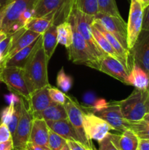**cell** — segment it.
<instances>
[{
    "label": "cell",
    "mask_w": 149,
    "mask_h": 150,
    "mask_svg": "<svg viewBox=\"0 0 149 150\" xmlns=\"http://www.w3.org/2000/svg\"><path fill=\"white\" fill-rule=\"evenodd\" d=\"M61 150H70V146H69L67 142V144H66L64 145L62 148H61Z\"/></svg>",
    "instance_id": "obj_48"
},
{
    "label": "cell",
    "mask_w": 149,
    "mask_h": 150,
    "mask_svg": "<svg viewBox=\"0 0 149 150\" xmlns=\"http://www.w3.org/2000/svg\"><path fill=\"white\" fill-rule=\"evenodd\" d=\"M48 86H49L41 88L30 94V98L27 102L32 115L35 113L43 111L44 109L54 103L52 99L50 98L48 93Z\"/></svg>",
    "instance_id": "obj_18"
},
{
    "label": "cell",
    "mask_w": 149,
    "mask_h": 150,
    "mask_svg": "<svg viewBox=\"0 0 149 150\" xmlns=\"http://www.w3.org/2000/svg\"><path fill=\"white\" fill-rule=\"evenodd\" d=\"M50 128L46 121L42 119H33L29 143L48 146Z\"/></svg>",
    "instance_id": "obj_19"
},
{
    "label": "cell",
    "mask_w": 149,
    "mask_h": 150,
    "mask_svg": "<svg viewBox=\"0 0 149 150\" xmlns=\"http://www.w3.org/2000/svg\"><path fill=\"white\" fill-rule=\"evenodd\" d=\"M94 21L112 34L124 48L129 50L127 42V23L122 17L98 13L94 16Z\"/></svg>",
    "instance_id": "obj_10"
},
{
    "label": "cell",
    "mask_w": 149,
    "mask_h": 150,
    "mask_svg": "<svg viewBox=\"0 0 149 150\" xmlns=\"http://www.w3.org/2000/svg\"><path fill=\"white\" fill-rule=\"evenodd\" d=\"M67 144V140L50 129L48 146L51 150H61Z\"/></svg>",
    "instance_id": "obj_32"
},
{
    "label": "cell",
    "mask_w": 149,
    "mask_h": 150,
    "mask_svg": "<svg viewBox=\"0 0 149 150\" xmlns=\"http://www.w3.org/2000/svg\"><path fill=\"white\" fill-rule=\"evenodd\" d=\"M91 32L93 38H94V40H96V43L99 45V48L102 49V51H103L105 54H108V55L116 59H118V61L121 62V59H120V57H118V54H116V52H115V50L113 49L112 45H110L109 41H108V40H107V38L102 35V32L99 30H98L93 24H92L91 26Z\"/></svg>",
    "instance_id": "obj_26"
},
{
    "label": "cell",
    "mask_w": 149,
    "mask_h": 150,
    "mask_svg": "<svg viewBox=\"0 0 149 150\" xmlns=\"http://www.w3.org/2000/svg\"><path fill=\"white\" fill-rule=\"evenodd\" d=\"M37 0H10L6 4V10L1 31L7 35L16 32V25L23 12L34 7Z\"/></svg>",
    "instance_id": "obj_7"
},
{
    "label": "cell",
    "mask_w": 149,
    "mask_h": 150,
    "mask_svg": "<svg viewBox=\"0 0 149 150\" xmlns=\"http://www.w3.org/2000/svg\"><path fill=\"white\" fill-rule=\"evenodd\" d=\"M42 35L38 34L33 31L26 29L25 27L21 28L12 34V43L7 54V60L14 56L18 51L28 46L31 43L36 40Z\"/></svg>",
    "instance_id": "obj_16"
},
{
    "label": "cell",
    "mask_w": 149,
    "mask_h": 150,
    "mask_svg": "<svg viewBox=\"0 0 149 150\" xmlns=\"http://www.w3.org/2000/svg\"><path fill=\"white\" fill-rule=\"evenodd\" d=\"M148 93H149V85H148Z\"/></svg>",
    "instance_id": "obj_50"
},
{
    "label": "cell",
    "mask_w": 149,
    "mask_h": 150,
    "mask_svg": "<svg viewBox=\"0 0 149 150\" xmlns=\"http://www.w3.org/2000/svg\"><path fill=\"white\" fill-rule=\"evenodd\" d=\"M40 37L37 38L35 41H34L30 45L18 51L14 56H13L10 59H9L7 62H6V66H7V67L13 66V67L24 68L28 59H29V57H31L32 53L34 52L35 48L37 46Z\"/></svg>",
    "instance_id": "obj_22"
},
{
    "label": "cell",
    "mask_w": 149,
    "mask_h": 150,
    "mask_svg": "<svg viewBox=\"0 0 149 150\" xmlns=\"http://www.w3.org/2000/svg\"><path fill=\"white\" fill-rule=\"evenodd\" d=\"M143 5L138 0H131L129 20L127 22V42L129 49L134 45L142 30L143 18Z\"/></svg>",
    "instance_id": "obj_15"
},
{
    "label": "cell",
    "mask_w": 149,
    "mask_h": 150,
    "mask_svg": "<svg viewBox=\"0 0 149 150\" xmlns=\"http://www.w3.org/2000/svg\"><path fill=\"white\" fill-rule=\"evenodd\" d=\"M11 139H13V136L7 125L0 123V143Z\"/></svg>",
    "instance_id": "obj_36"
},
{
    "label": "cell",
    "mask_w": 149,
    "mask_h": 150,
    "mask_svg": "<svg viewBox=\"0 0 149 150\" xmlns=\"http://www.w3.org/2000/svg\"><path fill=\"white\" fill-rule=\"evenodd\" d=\"M7 59H4V60L0 62V82H1V73H2L3 70L4 69V67H6V62H7Z\"/></svg>",
    "instance_id": "obj_43"
},
{
    "label": "cell",
    "mask_w": 149,
    "mask_h": 150,
    "mask_svg": "<svg viewBox=\"0 0 149 150\" xmlns=\"http://www.w3.org/2000/svg\"><path fill=\"white\" fill-rule=\"evenodd\" d=\"M26 150H30V149H29V148H28V149H26Z\"/></svg>",
    "instance_id": "obj_52"
},
{
    "label": "cell",
    "mask_w": 149,
    "mask_h": 150,
    "mask_svg": "<svg viewBox=\"0 0 149 150\" xmlns=\"http://www.w3.org/2000/svg\"><path fill=\"white\" fill-rule=\"evenodd\" d=\"M48 60L42 47V37L24 67V77L29 93L49 86L48 76Z\"/></svg>",
    "instance_id": "obj_1"
},
{
    "label": "cell",
    "mask_w": 149,
    "mask_h": 150,
    "mask_svg": "<svg viewBox=\"0 0 149 150\" xmlns=\"http://www.w3.org/2000/svg\"><path fill=\"white\" fill-rule=\"evenodd\" d=\"M72 5L73 0H37L32 16L33 18L42 17L57 11L53 24L58 25L67 21Z\"/></svg>",
    "instance_id": "obj_6"
},
{
    "label": "cell",
    "mask_w": 149,
    "mask_h": 150,
    "mask_svg": "<svg viewBox=\"0 0 149 150\" xmlns=\"http://www.w3.org/2000/svg\"><path fill=\"white\" fill-rule=\"evenodd\" d=\"M5 10H6V5L2 6L0 8V32L1 31V26H2L3 20H4V14H5Z\"/></svg>",
    "instance_id": "obj_42"
},
{
    "label": "cell",
    "mask_w": 149,
    "mask_h": 150,
    "mask_svg": "<svg viewBox=\"0 0 149 150\" xmlns=\"http://www.w3.org/2000/svg\"><path fill=\"white\" fill-rule=\"evenodd\" d=\"M33 119H42L46 122H55L68 119L67 111L64 105L54 103L43 111L32 114Z\"/></svg>",
    "instance_id": "obj_21"
},
{
    "label": "cell",
    "mask_w": 149,
    "mask_h": 150,
    "mask_svg": "<svg viewBox=\"0 0 149 150\" xmlns=\"http://www.w3.org/2000/svg\"><path fill=\"white\" fill-rule=\"evenodd\" d=\"M9 1H10V0H0V4H1V6H4L6 4H7V3L9 2Z\"/></svg>",
    "instance_id": "obj_47"
},
{
    "label": "cell",
    "mask_w": 149,
    "mask_h": 150,
    "mask_svg": "<svg viewBox=\"0 0 149 150\" xmlns=\"http://www.w3.org/2000/svg\"><path fill=\"white\" fill-rule=\"evenodd\" d=\"M67 21H68L72 26H74L77 32L86 40L96 59L100 58L101 57L105 55V54L99 48V45L96 43L92 35L91 26L94 21V16L86 14L76 8L74 5V0H73V5Z\"/></svg>",
    "instance_id": "obj_3"
},
{
    "label": "cell",
    "mask_w": 149,
    "mask_h": 150,
    "mask_svg": "<svg viewBox=\"0 0 149 150\" xmlns=\"http://www.w3.org/2000/svg\"><path fill=\"white\" fill-rule=\"evenodd\" d=\"M72 28L73 32L72 42L67 48L69 59L74 64H84L95 69L98 59L93 55L91 48L83 37L74 26H72Z\"/></svg>",
    "instance_id": "obj_4"
},
{
    "label": "cell",
    "mask_w": 149,
    "mask_h": 150,
    "mask_svg": "<svg viewBox=\"0 0 149 150\" xmlns=\"http://www.w3.org/2000/svg\"><path fill=\"white\" fill-rule=\"evenodd\" d=\"M112 143L119 150H137L139 147L140 139L131 130L127 129L121 135L108 133Z\"/></svg>",
    "instance_id": "obj_17"
},
{
    "label": "cell",
    "mask_w": 149,
    "mask_h": 150,
    "mask_svg": "<svg viewBox=\"0 0 149 150\" xmlns=\"http://www.w3.org/2000/svg\"><path fill=\"white\" fill-rule=\"evenodd\" d=\"M143 120H145V121H146V122H149V112L144 116V117H143Z\"/></svg>",
    "instance_id": "obj_49"
},
{
    "label": "cell",
    "mask_w": 149,
    "mask_h": 150,
    "mask_svg": "<svg viewBox=\"0 0 149 150\" xmlns=\"http://www.w3.org/2000/svg\"><path fill=\"white\" fill-rule=\"evenodd\" d=\"M74 5L86 14L95 16L99 13L97 0H74Z\"/></svg>",
    "instance_id": "obj_29"
},
{
    "label": "cell",
    "mask_w": 149,
    "mask_h": 150,
    "mask_svg": "<svg viewBox=\"0 0 149 150\" xmlns=\"http://www.w3.org/2000/svg\"><path fill=\"white\" fill-rule=\"evenodd\" d=\"M7 35H7V34H6L5 32L1 31V32H0V42H1V41H2L4 39H5V38H7Z\"/></svg>",
    "instance_id": "obj_46"
},
{
    "label": "cell",
    "mask_w": 149,
    "mask_h": 150,
    "mask_svg": "<svg viewBox=\"0 0 149 150\" xmlns=\"http://www.w3.org/2000/svg\"><path fill=\"white\" fill-rule=\"evenodd\" d=\"M137 150H139V149H137Z\"/></svg>",
    "instance_id": "obj_53"
},
{
    "label": "cell",
    "mask_w": 149,
    "mask_h": 150,
    "mask_svg": "<svg viewBox=\"0 0 149 150\" xmlns=\"http://www.w3.org/2000/svg\"><path fill=\"white\" fill-rule=\"evenodd\" d=\"M96 70H99L125 84H129L130 72L116 59L105 54L97 59Z\"/></svg>",
    "instance_id": "obj_13"
},
{
    "label": "cell",
    "mask_w": 149,
    "mask_h": 150,
    "mask_svg": "<svg viewBox=\"0 0 149 150\" xmlns=\"http://www.w3.org/2000/svg\"><path fill=\"white\" fill-rule=\"evenodd\" d=\"M99 148L97 150H119L110 140L108 135H107L105 139L98 142Z\"/></svg>",
    "instance_id": "obj_35"
},
{
    "label": "cell",
    "mask_w": 149,
    "mask_h": 150,
    "mask_svg": "<svg viewBox=\"0 0 149 150\" xmlns=\"http://www.w3.org/2000/svg\"><path fill=\"white\" fill-rule=\"evenodd\" d=\"M67 111L68 119L75 129L77 135L80 139V142L83 146L91 150H95L92 141H90L85 133L83 122V115L84 107L81 106L75 99L67 95V101L64 104Z\"/></svg>",
    "instance_id": "obj_9"
},
{
    "label": "cell",
    "mask_w": 149,
    "mask_h": 150,
    "mask_svg": "<svg viewBox=\"0 0 149 150\" xmlns=\"http://www.w3.org/2000/svg\"><path fill=\"white\" fill-rule=\"evenodd\" d=\"M48 124V127L52 131L55 132L58 135L61 136L64 139H65L67 141L72 140L75 142H80V139L76 132L75 129L73 127L72 123L69 120V119L67 120H59V121L46 122Z\"/></svg>",
    "instance_id": "obj_20"
},
{
    "label": "cell",
    "mask_w": 149,
    "mask_h": 150,
    "mask_svg": "<svg viewBox=\"0 0 149 150\" xmlns=\"http://www.w3.org/2000/svg\"><path fill=\"white\" fill-rule=\"evenodd\" d=\"M28 148L30 150H51L49 146H40L32 143H28Z\"/></svg>",
    "instance_id": "obj_40"
},
{
    "label": "cell",
    "mask_w": 149,
    "mask_h": 150,
    "mask_svg": "<svg viewBox=\"0 0 149 150\" xmlns=\"http://www.w3.org/2000/svg\"><path fill=\"white\" fill-rule=\"evenodd\" d=\"M129 52L132 64H137L149 75V29H142Z\"/></svg>",
    "instance_id": "obj_12"
},
{
    "label": "cell",
    "mask_w": 149,
    "mask_h": 150,
    "mask_svg": "<svg viewBox=\"0 0 149 150\" xmlns=\"http://www.w3.org/2000/svg\"><path fill=\"white\" fill-rule=\"evenodd\" d=\"M93 100V96L91 95V94H87L86 95L84 98V100L87 103H92Z\"/></svg>",
    "instance_id": "obj_44"
},
{
    "label": "cell",
    "mask_w": 149,
    "mask_h": 150,
    "mask_svg": "<svg viewBox=\"0 0 149 150\" xmlns=\"http://www.w3.org/2000/svg\"><path fill=\"white\" fill-rule=\"evenodd\" d=\"M83 122L85 133L90 141L100 142L112 130V127L105 120L96 116L91 111H87L84 108Z\"/></svg>",
    "instance_id": "obj_11"
},
{
    "label": "cell",
    "mask_w": 149,
    "mask_h": 150,
    "mask_svg": "<svg viewBox=\"0 0 149 150\" xmlns=\"http://www.w3.org/2000/svg\"><path fill=\"white\" fill-rule=\"evenodd\" d=\"M56 83L58 88L64 92H67L72 86V79L71 76L66 74L63 67L57 74Z\"/></svg>",
    "instance_id": "obj_31"
},
{
    "label": "cell",
    "mask_w": 149,
    "mask_h": 150,
    "mask_svg": "<svg viewBox=\"0 0 149 150\" xmlns=\"http://www.w3.org/2000/svg\"><path fill=\"white\" fill-rule=\"evenodd\" d=\"M57 25L53 24L42 35V47L45 51V55L48 62L52 57L58 42V35H57Z\"/></svg>",
    "instance_id": "obj_24"
},
{
    "label": "cell",
    "mask_w": 149,
    "mask_h": 150,
    "mask_svg": "<svg viewBox=\"0 0 149 150\" xmlns=\"http://www.w3.org/2000/svg\"><path fill=\"white\" fill-rule=\"evenodd\" d=\"M129 84L135 89H148L149 85V75L137 64H133L129 75Z\"/></svg>",
    "instance_id": "obj_25"
},
{
    "label": "cell",
    "mask_w": 149,
    "mask_h": 150,
    "mask_svg": "<svg viewBox=\"0 0 149 150\" xmlns=\"http://www.w3.org/2000/svg\"><path fill=\"white\" fill-rule=\"evenodd\" d=\"M142 29H149V5L143 10V18Z\"/></svg>",
    "instance_id": "obj_37"
},
{
    "label": "cell",
    "mask_w": 149,
    "mask_h": 150,
    "mask_svg": "<svg viewBox=\"0 0 149 150\" xmlns=\"http://www.w3.org/2000/svg\"><path fill=\"white\" fill-rule=\"evenodd\" d=\"M1 7H2V6H1V4H0V8H1Z\"/></svg>",
    "instance_id": "obj_51"
},
{
    "label": "cell",
    "mask_w": 149,
    "mask_h": 150,
    "mask_svg": "<svg viewBox=\"0 0 149 150\" xmlns=\"http://www.w3.org/2000/svg\"><path fill=\"white\" fill-rule=\"evenodd\" d=\"M138 149L149 150V140H146V139H140Z\"/></svg>",
    "instance_id": "obj_41"
},
{
    "label": "cell",
    "mask_w": 149,
    "mask_h": 150,
    "mask_svg": "<svg viewBox=\"0 0 149 150\" xmlns=\"http://www.w3.org/2000/svg\"><path fill=\"white\" fill-rule=\"evenodd\" d=\"M56 28L58 42L67 48L72 42L73 32L71 24L68 21H65L57 25Z\"/></svg>",
    "instance_id": "obj_27"
},
{
    "label": "cell",
    "mask_w": 149,
    "mask_h": 150,
    "mask_svg": "<svg viewBox=\"0 0 149 150\" xmlns=\"http://www.w3.org/2000/svg\"><path fill=\"white\" fill-rule=\"evenodd\" d=\"M124 119L128 121L142 120L149 112V93L148 89H135L127 98L117 101Z\"/></svg>",
    "instance_id": "obj_2"
},
{
    "label": "cell",
    "mask_w": 149,
    "mask_h": 150,
    "mask_svg": "<svg viewBox=\"0 0 149 150\" xmlns=\"http://www.w3.org/2000/svg\"><path fill=\"white\" fill-rule=\"evenodd\" d=\"M1 82H3L14 95L22 97L29 101L30 93L25 81L24 69L6 66L1 73Z\"/></svg>",
    "instance_id": "obj_8"
},
{
    "label": "cell",
    "mask_w": 149,
    "mask_h": 150,
    "mask_svg": "<svg viewBox=\"0 0 149 150\" xmlns=\"http://www.w3.org/2000/svg\"><path fill=\"white\" fill-rule=\"evenodd\" d=\"M138 1L141 3L143 8H145V7H147L148 5H149V0H138Z\"/></svg>",
    "instance_id": "obj_45"
},
{
    "label": "cell",
    "mask_w": 149,
    "mask_h": 150,
    "mask_svg": "<svg viewBox=\"0 0 149 150\" xmlns=\"http://www.w3.org/2000/svg\"><path fill=\"white\" fill-rule=\"evenodd\" d=\"M57 11H53L46 16L38 18H32L24 27L26 29L33 31L38 34L42 35L51 25L53 24Z\"/></svg>",
    "instance_id": "obj_23"
},
{
    "label": "cell",
    "mask_w": 149,
    "mask_h": 150,
    "mask_svg": "<svg viewBox=\"0 0 149 150\" xmlns=\"http://www.w3.org/2000/svg\"><path fill=\"white\" fill-rule=\"evenodd\" d=\"M67 142L69 146H70V150H91L86 148L85 146H83L80 142H75V141L69 140L67 141Z\"/></svg>",
    "instance_id": "obj_38"
},
{
    "label": "cell",
    "mask_w": 149,
    "mask_h": 150,
    "mask_svg": "<svg viewBox=\"0 0 149 150\" xmlns=\"http://www.w3.org/2000/svg\"><path fill=\"white\" fill-rule=\"evenodd\" d=\"M12 34L8 35L5 39L0 42V62L4 60V59H7V54L9 49L12 43Z\"/></svg>",
    "instance_id": "obj_34"
},
{
    "label": "cell",
    "mask_w": 149,
    "mask_h": 150,
    "mask_svg": "<svg viewBox=\"0 0 149 150\" xmlns=\"http://www.w3.org/2000/svg\"><path fill=\"white\" fill-rule=\"evenodd\" d=\"M93 113L108 123L112 130L122 133L128 129V120L124 119L117 101L107 103L105 107Z\"/></svg>",
    "instance_id": "obj_14"
},
{
    "label": "cell",
    "mask_w": 149,
    "mask_h": 150,
    "mask_svg": "<svg viewBox=\"0 0 149 150\" xmlns=\"http://www.w3.org/2000/svg\"><path fill=\"white\" fill-rule=\"evenodd\" d=\"M99 13L121 17L115 0H97Z\"/></svg>",
    "instance_id": "obj_30"
},
{
    "label": "cell",
    "mask_w": 149,
    "mask_h": 150,
    "mask_svg": "<svg viewBox=\"0 0 149 150\" xmlns=\"http://www.w3.org/2000/svg\"><path fill=\"white\" fill-rule=\"evenodd\" d=\"M20 115L18 124L13 136V150H26L28 149V143L33 121V117L29 111L27 100L20 97Z\"/></svg>",
    "instance_id": "obj_5"
},
{
    "label": "cell",
    "mask_w": 149,
    "mask_h": 150,
    "mask_svg": "<svg viewBox=\"0 0 149 150\" xmlns=\"http://www.w3.org/2000/svg\"><path fill=\"white\" fill-rule=\"evenodd\" d=\"M48 93H49L50 98L52 99L54 103L61 104V105L65 104L66 101H67V95L65 94V92L54 87V86H52L51 85H49Z\"/></svg>",
    "instance_id": "obj_33"
},
{
    "label": "cell",
    "mask_w": 149,
    "mask_h": 150,
    "mask_svg": "<svg viewBox=\"0 0 149 150\" xmlns=\"http://www.w3.org/2000/svg\"><path fill=\"white\" fill-rule=\"evenodd\" d=\"M128 129H131L140 139L149 140V122L145 120L128 121Z\"/></svg>",
    "instance_id": "obj_28"
},
{
    "label": "cell",
    "mask_w": 149,
    "mask_h": 150,
    "mask_svg": "<svg viewBox=\"0 0 149 150\" xmlns=\"http://www.w3.org/2000/svg\"><path fill=\"white\" fill-rule=\"evenodd\" d=\"M13 139L0 143V150H13Z\"/></svg>",
    "instance_id": "obj_39"
}]
</instances>
